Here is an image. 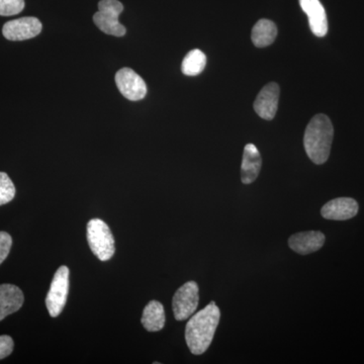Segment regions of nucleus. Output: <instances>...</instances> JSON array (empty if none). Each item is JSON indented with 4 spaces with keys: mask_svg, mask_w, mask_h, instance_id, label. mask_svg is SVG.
I'll return each instance as SVG.
<instances>
[{
    "mask_svg": "<svg viewBox=\"0 0 364 364\" xmlns=\"http://www.w3.org/2000/svg\"><path fill=\"white\" fill-rule=\"evenodd\" d=\"M299 6L308 16L309 25L314 35L325 37L328 33L327 14L320 0H299Z\"/></svg>",
    "mask_w": 364,
    "mask_h": 364,
    "instance_id": "obj_11",
    "label": "nucleus"
},
{
    "mask_svg": "<svg viewBox=\"0 0 364 364\" xmlns=\"http://www.w3.org/2000/svg\"><path fill=\"white\" fill-rule=\"evenodd\" d=\"M334 129L329 117L317 114L311 119L304 136L306 155L315 164H324L330 156Z\"/></svg>",
    "mask_w": 364,
    "mask_h": 364,
    "instance_id": "obj_2",
    "label": "nucleus"
},
{
    "mask_svg": "<svg viewBox=\"0 0 364 364\" xmlns=\"http://www.w3.org/2000/svg\"><path fill=\"white\" fill-rule=\"evenodd\" d=\"M23 291L14 284H1L0 286V321L7 316L18 312L23 306Z\"/></svg>",
    "mask_w": 364,
    "mask_h": 364,
    "instance_id": "obj_14",
    "label": "nucleus"
},
{
    "mask_svg": "<svg viewBox=\"0 0 364 364\" xmlns=\"http://www.w3.org/2000/svg\"><path fill=\"white\" fill-rule=\"evenodd\" d=\"M358 213V203L350 198H338L326 203L321 210V215L327 220L345 221L352 219Z\"/></svg>",
    "mask_w": 364,
    "mask_h": 364,
    "instance_id": "obj_10",
    "label": "nucleus"
},
{
    "mask_svg": "<svg viewBox=\"0 0 364 364\" xmlns=\"http://www.w3.org/2000/svg\"><path fill=\"white\" fill-rule=\"evenodd\" d=\"M220 317V309L212 301L188 320L186 327V340L191 353L200 355L208 350L214 339Z\"/></svg>",
    "mask_w": 364,
    "mask_h": 364,
    "instance_id": "obj_1",
    "label": "nucleus"
},
{
    "mask_svg": "<svg viewBox=\"0 0 364 364\" xmlns=\"http://www.w3.org/2000/svg\"><path fill=\"white\" fill-rule=\"evenodd\" d=\"M69 291V269L67 267L58 268L53 277L49 293L46 298L48 312L53 318L58 317L64 306Z\"/></svg>",
    "mask_w": 364,
    "mask_h": 364,
    "instance_id": "obj_5",
    "label": "nucleus"
},
{
    "mask_svg": "<svg viewBox=\"0 0 364 364\" xmlns=\"http://www.w3.org/2000/svg\"><path fill=\"white\" fill-rule=\"evenodd\" d=\"M116 85L119 92L132 102L143 100L147 95L145 81L133 69L123 68L117 72Z\"/></svg>",
    "mask_w": 364,
    "mask_h": 364,
    "instance_id": "obj_7",
    "label": "nucleus"
},
{
    "mask_svg": "<svg viewBox=\"0 0 364 364\" xmlns=\"http://www.w3.org/2000/svg\"><path fill=\"white\" fill-rule=\"evenodd\" d=\"M14 340L11 336H7V335L0 336V359H4L11 355V352L14 350Z\"/></svg>",
    "mask_w": 364,
    "mask_h": 364,
    "instance_id": "obj_21",
    "label": "nucleus"
},
{
    "mask_svg": "<svg viewBox=\"0 0 364 364\" xmlns=\"http://www.w3.org/2000/svg\"><path fill=\"white\" fill-rule=\"evenodd\" d=\"M262 165L259 150L254 144H247L244 148L243 160L241 166V179L245 184H250L256 181Z\"/></svg>",
    "mask_w": 364,
    "mask_h": 364,
    "instance_id": "obj_13",
    "label": "nucleus"
},
{
    "mask_svg": "<svg viewBox=\"0 0 364 364\" xmlns=\"http://www.w3.org/2000/svg\"><path fill=\"white\" fill-rule=\"evenodd\" d=\"M13 245V239L6 232H0V264L6 259Z\"/></svg>",
    "mask_w": 364,
    "mask_h": 364,
    "instance_id": "obj_20",
    "label": "nucleus"
},
{
    "mask_svg": "<svg viewBox=\"0 0 364 364\" xmlns=\"http://www.w3.org/2000/svg\"><path fill=\"white\" fill-rule=\"evenodd\" d=\"M124 6L119 0H100L98 11L93 16V21L102 32L114 37L126 35V28L119 21Z\"/></svg>",
    "mask_w": 364,
    "mask_h": 364,
    "instance_id": "obj_4",
    "label": "nucleus"
},
{
    "mask_svg": "<svg viewBox=\"0 0 364 364\" xmlns=\"http://www.w3.org/2000/svg\"><path fill=\"white\" fill-rule=\"evenodd\" d=\"M42 23L37 18L26 16L7 21L2 28L4 38L9 41H26L37 37L42 32Z\"/></svg>",
    "mask_w": 364,
    "mask_h": 364,
    "instance_id": "obj_8",
    "label": "nucleus"
},
{
    "mask_svg": "<svg viewBox=\"0 0 364 364\" xmlns=\"http://www.w3.org/2000/svg\"><path fill=\"white\" fill-rule=\"evenodd\" d=\"M16 196L14 182L4 172H0V205H6Z\"/></svg>",
    "mask_w": 364,
    "mask_h": 364,
    "instance_id": "obj_18",
    "label": "nucleus"
},
{
    "mask_svg": "<svg viewBox=\"0 0 364 364\" xmlns=\"http://www.w3.org/2000/svg\"><path fill=\"white\" fill-rule=\"evenodd\" d=\"M277 28L273 21L269 20H260L254 26L251 38L253 44L258 48H264L270 46L277 39Z\"/></svg>",
    "mask_w": 364,
    "mask_h": 364,
    "instance_id": "obj_16",
    "label": "nucleus"
},
{
    "mask_svg": "<svg viewBox=\"0 0 364 364\" xmlns=\"http://www.w3.org/2000/svg\"><path fill=\"white\" fill-rule=\"evenodd\" d=\"M207 57L200 50H191L182 61L181 71L184 75L196 76L205 70Z\"/></svg>",
    "mask_w": 364,
    "mask_h": 364,
    "instance_id": "obj_17",
    "label": "nucleus"
},
{
    "mask_svg": "<svg viewBox=\"0 0 364 364\" xmlns=\"http://www.w3.org/2000/svg\"><path fill=\"white\" fill-rule=\"evenodd\" d=\"M200 301V289L196 282H188L177 289L172 301L176 320H188L195 314Z\"/></svg>",
    "mask_w": 364,
    "mask_h": 364,
    "instance_id": "obj_6",
    "label": "nucleus"
},
{
    "mask_svg": "<svg viewBox=\"0 0 364 364\" xmlns=\"http://www.w3.org/2000/svg\"><path fill=\"white\" fill-rule=\"evenodd\" d=\"M142 324L149 332H157L163 329L165 325V312L162 304L157 301H151L144 309Z\"/></svg>",
    "mask_w": 364,
    "mask_h": 364,
    "instance_id": "obj_15",
    "label": "nucleus"
},
{
    "mask_svg": "<svg viewBox=\"0 0 364 364\" xmlns=\"http://www.w3.org/2000/svg\"><path fill=\"white\" fill-rule=\"evenodd\" d=\"M25 0H0V16H11L21 13Z\"/></svg>",
    "mask_w": 364,
    "mask_h": 364,
    "instance_id": "obj_19",
    "label": "nucleus"
},
{
    "mask_svg": "<svg viewBox=\"0 0 364 364\" xmlns=\"http://www.w3.org/2000/svg\"><path fill=\"white\" fill-rule=\"evenodd\" d=\"M87 240L91 251L102 261L111 259L114 254V239L107 223L92 219L87 224Z\"/></svg>",
    "mask_w": 364,
    "mask_h": 364,
    "instance_id": "obj_3",
    "label": "nucleus"
},
{
    "mask_svg": "<svg viewBox=\"0 0 364 364\" xmlns=\"http://www.w3.org/2000/svg\"><path fill=\"white\" fill-rule=\"evenodd\" d=\"M279 86L277 83H268L261 90L254 102L256 114L262 119L272 121L279 107Z\"/></svg>",
    "mask_w": 364,
    "mask_h": 364,
    "instance_id": "obj_9",
    "label": "nucleus"
},
{
    "mask_svg": "<svg viewBox=\"0 0 364 364\" xmlns=\"http://www.w3.org/2000/svg\"><path fill=\"white\" fill-rule=\"evenodd\" d=\"M325 243V235L318 231L301 232L289 239V245L294 252L308 255L320 250Z\"/></svg>",
    "mask_w": 364,
    "mask_h": 364,
    "instance_id": "obj_12",
    "label": "nucleus"
}]
</instances>
